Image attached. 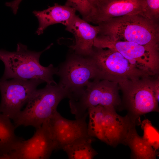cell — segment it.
Wrapping results in <instances>:
<instances>
[{"label": "cell", "mask_w": 159, "mask_h": 159, "mask_svg": "<svg viewBox=\"0 0 159 159\" xmlns=\"http://www.w3.org/2000/svg\"><path fill=\"white\" fill-rule=\"evenodd\" d=\"M94 138L83 140L67 145L62 149L67 153V159H93L98 153L92 147Z\"/></svg>", "instance_id": "19"}, {"label": "cell", "mask_w": 159, "mask_h": 159, "mask_svg": "<svg viewBox=\"0 0 159 159\" xmlns=\"http://www.w3.org/2000/svg\"><path fill=\"white\" fill-rule=\"evenodd\" d=\"M146 0H94L87 22L98 25L111 19L143 13Z\"/></svg>", "instance_id": "11"}, {"label": "cell", "mask_w": 159, "mask_h": 159, "mask_svg": "<svg viewBox=\"0 0 159 159\" xmlns=\"http://www.w3.org/2000/svg\"><path fill=\"white\" fill-rule=\"evenodd\" d=\"M0 159H15L11 152L6 154H0Z\"/></svg>", "instance_id": "24"}, {"label": "cell", "mask_w": 159, "mask_h": 159, "mask_svg": "<svg viewBox=\"0 0 159 159\" xmlns=\"http://www.w3.org/2000/svg\"><path fill=\"white\" fill-rule=\"evenodd\" d=\"M88 115L87 112L80 118L71 120L63 117L57 111L47 121L56 150L91 138L87 133L86 119Z\"/></svg>", "instance_id": "10"}, {"label": "cell", "mask_w": 159, "mask_h": 159, "mask_svg": "<svg viewBox=\"0 0 159 159\" xmlns=\"http://www.w3.org/2000/svg\"><path fill=\"white\" fill-rule=\"evenodd\" d=\"M65 29L74 36L75 44L70 47L75 54L84 57L90 56L93 52L94 39L100 32L99 26L91 25L76 15Z\"/></svg>", "instance_id": "14"}, {"label": "cell", "mask_w": 159, "mask_h": 159, "mask_svg": "<svg viewBox=\"0 0 159 159\" xmlns=\"http://www.w3.org/2000/svg\"><path fill=\"white\" fill-rule=\"evenodd\" d=\"M104 107L106 143L114 147L120 144L124 145L132 129L141 123L140 118L130 115L122 117L117 113L114 107Z\"/></svg>", "instance_id": "13"}, {"label": "cell", "mask_w": 159, "mask_h": 159, "mask_svg": "<svg viewBox=\"0 0 159 159\" xmlns=\"http://www.w3.org/2000/svg\"><path fill=\"white\" fill-rule=\"evenodd\" d=\"M148 77L127 81L118 84L125 94L130 115L136 118L147 113L158 111V102L154 92L155 81Z\"/></svg>", "instance_id": "9"}, {"label": "cell", "mask_w": 159, "mask_h": 159, "mask_svg": "<svg viewBox=\"0 0 159 159\" xmlns=\"http://www.w3.org/2000/svg\"><path fill=\"white\" fill-rule=\"evenodd\" d=\"M56 150L47 121L37 128L30 139L22 141L11 151L15 159H50Z\"/></svg>", "instance_id": "12"}, {"label": "cell", "mask_w": 159, "mask_h": 159, "mask_svg": "<svg viewBox=\"0 0 159 159\" xmlns=\"http://www.w3.org/2000/svg\"><path fill=\"white\" fill-rule=\"evenodd\" d=\"M99 36L113 41L128 42L159 49V21L141 14L111 19L99 25Z\"/></svg>", "instance_id": "1"}, {"label": "cell", "mask_w": 159, "mask_h": 159, "mask_svg": "<svg viewBox=\"0 0 159 159\" xmlns=\"http://www.w3.org/2000/svg\"><path fill=\"white\" fill-rule=\"evenodd\" d=\"M141 127L143 132V139L155 150L159 147V134L158 131L148 119L141 122Z\"/></svg>", "instance_id": "20"}, {"label": "cell", "mask_w": 159, "mask_h": 159, "mask_svg": "<svg viewBox=\"0 0 159 159\" xmlns=\"http://www.w3.org/2000/svg\"><path fill=\"white\" fill-rule=\"evenodd\" d=\"M144 16L149 19L159 21V0H146Z\"/></svg>", "instance_id": "22"}, {"label": "cell", "mask_w": 159, "mask_h": 159, "mask_svg": "<svg viewBox=\"0 0 159 159\" xmlns=\"http://www.w3.org/2000/svg\"><path fill=\"white\" fill-rule=\"evenodd\" d=\"M89 57L96 67L98 80H107L119 84L150 75L137 63L112 49L95 48Z\"/></svg>", "instance_id": "4"}, {"label": "cell", "mask_w": 159, "mask_h": 159, "mask_svg": "<svg viewBox=\"0 0 159 159\" xmlns=\"http://www.w3.org/2000/svg\"><path fill=\"white\" fill-rule=\"evenodd\" d=\"M75 12L71 7L57 3L42 11H34L33 13L39 22L36 34L38 35L42 34L48 26L55 24H62L66 26L76 15Z\"/></svg>", "instance_id": "15"}, {"label": "cell", "mask_w": 159, "mask_h": 159, "mask_svg": "<svg viewBox=\"0 0 159 159\" xmlns=\"http://www.w3.org/2000/svg\"><path fill=\"white\" fill-rule=\"evenodd\" d=\"M94 47L118 52L126 58L137 63L150 75L158 72L159 49L155 48L130 42L113 41L99 35L94 39Z\"/></svg>", "instance_id": "7"}, {"label": "cell", "mask_w": 159, "mask_h": 159, "mask_svg": "<svg viewBox=\"0 0 159 159\" xmlns=\"http://www.w3.org/2000/svg\"><path fill=\"white\" fill-rule=\"evenodd\" d=\"M94 0H68L65 5L71 7L79 12L83 19L87 22L93 8Z\"/></svg>", "instance_id": "21"}, {"label": "cell", "mask_w": 159, "mask_h": 159, "mask_svg": "<svg viewBox=\"0 0 159 159\" xmlns=\"http://www.w3.org/2000/svg\"><path fill=\"white\" fill-rule=\"evenodd\" d=\"M154 92L155 98L158 102L159 96V82L158 80L155 81L154 84Z\"/></svg>", "instance_id": "23"}, {"label": "cell", "mask_w": 159, "mask_h": 159, "mask_svg": "<svg viewBox=\"0 0 159 159\" xmlns=\"http://www.w3.org/2000/svg\"><path fill=\"white\" fill-rule=\"evenodd\" d=\"M70 96L68 91L60 83L47 84L35 91L25 108L14 120V124L16 127L31 126L37 128L57 112V106L63 99Z\"/></svg>", "instance_id": "3"}, {"label": "cell", "mask_w": 159, "mask_h": 159, "mask_svg": "<svg viewBox=\"0 0 159 159\" xmlns=\"http://www.w3.org/2000/svg\"><path fill=\"white\" fill-rule=\"evenodd\" d=\"M116 82L107 80L89 82L79 94L70 99L71 112L76 119L83 117L88 108L100 105L115 107L120 103Z\"/></svg>", "instance_id": "5"}, {"label": "cell", "mask_w": 159, "mask_h": 159, "mask_svg": "<svg viewBox=\"0 0 159 159\" xmlns=\"http://www.w3.org/2000/svg\"><path fill=\"white\" fill-rule=\"evenodd\" d=\"M124 145L130 148L132 159H156V150L138 135L135 127L130 132Z\"/></svg>", "instance_id": "17"}, {"label": "cell", "mask_w": 159, "mask_h": 159, "mask_svg": "<svg viewBox=\"0 0 159 159\" xmlns=\"http://www.w3.org/2000/svg\"><path fill=\"white\" fill-rule=\"evenodd\" d=\"M42 83L37 80H0V112L14 120L37 90L38 86Z\"/></svg>", "instance_id": "8"}, {"label": "cell", "mask_w": 159, "mask_h": 159, "mask_svg": "<svg viewBox=\"0 0 159 159\" xmlns=\"http://www.w3.org/2000/svg\"><path fill=\"white\" fill-rule=\"evenodd\" d=\"M87 112L89 116L87 133L91 137L96 138L106 143L105 135L104 107L98 105L90 107Z\"/></svg>", "instance_id": "18"}, {"label": "cell", "mask_w": 159, "mask_h": 159, "mask_svg": "<svg viewBox=\"0 0 159 159\" xmlns=\"http://www.w3.org/2000/svg\"><path fill=\"white\" fill-rule=\"evenodd\" d=\"M59 83L69 92V99L79 94L91 79H97L95 65L89 57L71 56L58 69Z\"/></svg>", "instance_id": "6"}, {"label": "cell", "mask_w": 159, "mask_h": 159, "mask_svg": "<svg viewBox=\"0 0 159 159\" xmlns=\"http://www.w3.org/2000/svg\"><path fill=\"white\" fill-rule=\"evenodd\" d=\"M10 119L0 112V154H6L14 150L23 140L17 136L16 127Z\"/></svg>", "instance_id": "16"}, {"label": "cell", "mask_w": 159, "mask_h": 159, "mask_svg": "<svg viewBox=\"0 0 159 159\" xmlns=\"http://www.w3.org/2000/svg\"><path fill=\"white\" fill-rule=\"evenodd\" d=\"M52 44L39 52L29 50L26 46L20 43L17 44L15 51L0 49V60L4 64L5 69L0 80L11 78L37 80L47 84H57L53 76L57 74L58 69L51 64L47 67H44L39 62L41 54L49 49Z\"/></svg>", "instance_id": "2"}]
</instances>
